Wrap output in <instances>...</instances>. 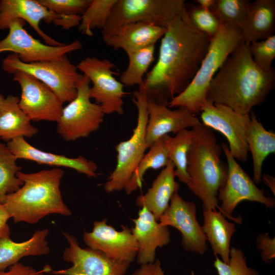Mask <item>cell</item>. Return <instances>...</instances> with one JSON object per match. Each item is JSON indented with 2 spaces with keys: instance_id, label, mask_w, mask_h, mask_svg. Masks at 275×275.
Returning <instances> with one entry per match:
<instances>
[{
  "instance_id": "1",
  "label": "cell",
  "mask_w": 275,
  "mask_h": 275,
  "mask_svg": "<svg viewBox=\"0 0 275 275\" xmlns=\"http://www.w3.org/2000/svg\"><path fill=\"white\" fill-rule=\"evenodd\" d=\"M210 41L192 25L185 7L182 14L166 26L157 61L139 90L148 99L168 105L195 77Z\"/></svg>"
},
{
  "instance_id": "2",
  "label": "cell",
  "mask_w": 275,
  "mask_h": 275,
  "mask_svg": "<svg viewBox=\"0 0 275 275\" xmlns=\"http://www.w3.org/2000/svg\"><path fill=\"white\" fill-rule=\"evenodd\" d=\"M274 85V69L264 71L259 68L253 60L249 44L243 41L212 79L206 99L248 115L265 101Z\"/></svg>"
},
{
  "instance_id": "3",
  "label": "cell",
  "mask_w": 275,
  "mask_h": 275,
  "mask_svg": "<svg viewBox=\"0 0 275 275\" xmlns=\"http://www.w3.org/2000/svg\"><path fill=\"white\" fill-rule=\"evenodd\" d=\"M63 175L59 168L34 173L19 171L17 176L23 185L8 195L3 203L13 222L35 224L51 214L71 215L60 188Z\"/></svg>"
},
{
  "instance_id": "4",
  "label": "cell",
  "mask_w": 275,
  "mask_h": 275,
  "mask_svg": "<svg viewBox=\"0 0 275 275\" xmlns=\"http://www.w3.org/2000/svg\"><path fill=\"white\" fill-rule=\"evenodd\" d=\"M194 137L187 155L189 189L202 202L203 209L218 210V194L227 177L222 148L212 129L202 123L192 128Z\"/></svg>"
},
{
  "instance_id": "5",
  "label": "cell",
  "mask_w": 275,
  "mask_h": 275,
  "mask_svg": "<svg viewBox=\"0 0 275 275\" xmlns=\"http://www.w3.org/2000/svg\"><path fill=\"white\" fill-rule=\"evenodd\" d=\"M239 26L221 24L211 39L208 51L195 77L187 87L168 103L170 108L184 107L196 115L206 101L209 85L228 57L243 41Z\"/></svg>"
},
{
  "instance_id": "6",
  "label": "cell",
  "mask_w": 275,
  "mask_h": 275,
  "mask_svg": "<svg viewBox=\"0 0 275 275\" xmlns=\"http://www.w3.org/2000/svg\"><path fill=\"white\" fill-rule=\"evenodd\" d=\"M2 68L8 73L21 71L31 75L48 86L63 103L75 98L83 77L67 55L56 60L25 63L12 53L3 60Z\"/></svg>"
},
{
  "instance_id": "7",
  "label": "cell",
  "mask_w": 275,
  "mask_h": 275,
  "mask_svg": "<svg viewBox=\"0 0 275 275\" xmlns=\"http://www.w3.org/2000/svg\"><path fill=\"white\" fill-rule=\"evenodd\" d=\"M185 3L183 0H117L102 30V38L131 23L151 22L166 28L182 14Z\"/></svg>"
},
{
  "instance_id": "8",
  "label": "cell",
  "mask_w": 275,
  "mask_h": 275,
  "mask_svg": "<svg viewBox=\"0 0 275 275\" xmlns=\"http://www.w3.org/2000/svg\"><path fill=\"white\" fill-rule=\"evenodd\" d=\"M132 100L138 110L136 125L131 137L116 146L117 164L104 185L107 193L124 189L147 149L146 141L148 119L147 97L144 92L135 91Z\"/></svg>"
},
{
  "instance_id": "9",
  "label": "cell",
  "mask_w": 275,
  "mask_h": 275,
  "mask_svg": "<svg viewBox=\"0 0 275 275\" xmlns=\"http://www.w3.org/2000/svg\"><path fill=\"white\" fill-rule=\"evenodd\" d=\"M90 79L83 74L75 98L63 107L57 122V131L66 141L88 137L97 130L103 121L101 107L91 101Z\"/></svg>"
},
{
  "instance_id": "10",
  "label": "cell",
  "mask_w": 275,
  "mask_h": 275,
  "mask_svg": "<svg viewBox=\"0 0 275 275\" xmlns=\"http://www.w3.org/2000/svg\"><path fill=\"white\" fill-rule=\"evenodd\" d=\"M221 146L227 161L228 173L226 182L219 191L218 200L221 202L220 211L233 223L240 224L241 216L235 217L233 213L243 201L256 202L267 208L275 207V201L258 188L231 154L228 146L222 142Z\"/></svg>"
},
{
  "instance_id": "11",
  "label": "cell",
  "mask_w": 275,
  "mask_h": 275,
  "mask_svg": "<svg viewBox=\"0 0 275 275\" xmlns=\"http://www.w3.org/2000/svg\"><path fill=\"white\" fill-rule=\"evenodd\" d=\"M18 19L28 22L45 44L59 46L65 44L45 33L40 28L41 21L43 20L46 23H53L63 30H68L78 26L81 16L56 14L42 6L37 0H1L0 29H8L11 21Z\"/></svg>"
},
{
  "instance_id": "12",
  "label": "cell",
  "mask_w": 275,
  "mask_h": 275,
  "mask_svg": "<svg viewBox=\"0 0 275 275\" xmlns=\"http://www.w3.org/2000/svg\"><path fill=\"white\" fill-rule=\"evenodd\" d=\"M76 67L92 82L90 98L101 107L104 114L122 115L123 97L126 93L124 85L114 76L115 65L107 59L88 57L81 60Z\"/></svg>"
},
{
  "instance_id": "13",
  "label": "cell",
  "mask_w": 275,
  "mask_h": 275,
  "mask_svg": "<svg viewBox=\"0 0 275 275\" xmlns=\"http://www.w3.org/2000/svg\"><path fill=\"white\" fill-rule=\"evenodd\" d=\"M200 114L202 124L226 137L234 158L246 162L249 152L246 133L251 121L250 114H240L227 106L207 100L201 107Z\"/></svg>"
},
{
  "instance_id": "14",
  "label": "cell",
  "mask_w": 275,
  "mask_h": 275,
  "mask_svg": "<svg viewBox=\"0 0 275 275\" xmlns=\"http://www.w3.org/2000/svg\"><path fill=\"white\" fill-rule=\"evenodd\" d=\"M25 22L18 19L9 23L8 34L0 40V53L12 52L16 54L22 62L30 63L58 59L82 47L81 42L77 39L59 46L43 43L25 30Z\"/></svg>"
},
{
  "instance_id": "15",
  "label": "cell",
  "mask_w": 275,
  "mask_h": 275,
  "mask_svg": "<svg viewBox=\"0 0 275 275\" xmlns=\"http://www.w3.org/2000/svg\"><path fill=\"white\" fill-rule=\"evenodd\" d=\"M69 246L64 252V261L70 262L69 268L51 270L55 275H124L129 265L128 262L117 261L107 257L102 252L89 248H82L76 238L66 232L63 233Z\"/></svg>"
},
{
  "instance_id": "16",
  "label": "cell",
  "mask_w": 275,
  "mask_h": 275,
  "mask_svg": "<svg viewBox=\"0 0 275 275\" xmlns=\"http://www.w3.org/2000/svg\"><path fill=\"white\" fill-rule=\"evenodd\" d=\"M21 88L19 105L31 121H58L63 103L46 85L21 71L13 73Z\"/></svg>"
},
{
  "instance_id": "17",
  "label": "cell",
  "mask_w": 275,
  "mask_h": 275,
  "mask_svg": "<svg viewBox=\"0 0 275 275\" xmlns=\"http://www.w3.org/2000/svg\"><path fill=\"white\" fill-rule=\"evenodd\" d=\"M197 212L194 202L184 200L178 192L175 193L158 221L161 225L173 227L181 233V244L185 251L203 255L207 250V240L198 221Z\"/></svg>"
},
{
  "instance_id": "18",
  "label": "cell",
  "mask_w": 275,
  "mask_h": 275,
  "mask_svg": "<svg viewBox=\"0 0 275 275\" xmlns=\"http://www.w3.org/2000/svg\"><path fill=\"white\" fill-rule=\"evenodd\" d=\"M117 231L107 224V219L95 221L91 232L84 231L83 239L88 248L99 251L109 258L132 262L137 256L138 243L130 230L121 226Z\"/></svg>"
},
{
  "instance_id": "19",
  "label": "cell",
  "mask_w": 275,
  "mask_h": 275,
  "mask_svg": "<svg viewBox=\"0 0 275 275\" xmlns=\"http://www.w3.org/2000/svg\"><path fill=\"white\" fill-rule=\"evenodd\" d=\"M148 122L146 131L147 148L163 136L194 127L201 122L184 107L171 109L167 104L156 103L147 98Z\"/></svg>"
},
{
  "instance_id": "20",
  "label": "cell",
  "mask_w": 275,
  "mask_h": 275,
  "mask_svg": "<svg viewBox=\"0 0 275 275\" xmlns=\"http://www.w3.org/2000/svg\"><path fill=\"white\" fill-rule=\"evenodd\" d=\"M132 221L134 223L132 233L139 244L137 262L141 265L154 262L156 249L171 241L168 227L161 225L145 207L141 208L138 217Z\"/></svg>"
},
{
  "instance_id": "21",
  "label": "cell",
  "mask_w": 275,
  "mask_h": 275,
  "mask_svg": "<svg viewBox=\"0 0 275 275\" xmlns=\"http://www.w3.org/2000/svg\"><path fill=\"white\" fill-rule=\"evenodd\" d=\"M7 146L17 159H25L39 164L72 169L90 178L97 176L96 164L82 156L70 158L42 151L29 144L24 138H18L9 141Z\"/></svg>"
},
{
  "instance_id": "22",
  "label": "cell",
  "mask_w": 275,
  "mask_h": 275,
  "mask_svg": "<svg viewBox=\"0 0 275 275\" xmlns=\"http://www.w3.org/2000/svg\"><path fill=\"white\" fill-rule=\"evenodd\" d=\"M166 28L151 22L125 24L115 34L102 38L114 50L122 49L127 54L156 42L164 35Z\"/></svg>"
},
{
  "instance_id": "23",
  "label": "cell",
  "mask_w": 275,
  "mask_h": 275,
  "mask_svg": "<svg viewBox=\"0 0 275 275\" xmlns=\"http://www.w3.org/2000/svg\"><path fill=\"white\" fill-rule=\"evenodd\" d=\"M175 167L170 161L154 179L147 192L136 198V205L145 207L158 221L169 207L173 194L179 191L180 185L175 181Z\"/></svg>"
},
{
  "instance_id": "24",
  "label": "cell",
  "mask_w": 275,
  "mask_h": 275,
  "mask_svg": "<svg viewBox=\"0 0 275 275\" xmlns=\"http://www.w3.org/2000/svg\"><path fill=\"white\" fill-rule=\"evenodd\" d=\"M239 28L243 40L247 44L274 35L275 1H251L247 14Z\"/></svg>"
},
{
  "instance_id": "25",
  "label": "cell",
  "mask_w": 275,
  "mask_h": 275,
  "mask_svg": "<svg viewBox=\"0 0 275 275\" xmlns=\"http://www.w3.org/2000/svg\"><path fill=\"white\" fill-rule=\"evenodd\" d=\"M203 215L202 229L214 255L227 263L231 239L236 231L235 223L228 221L217 209H203Z\"/></svg>"
},
{
  "instance_id": "26",
  "label": "cell",
  "mask_w": 275,
  "mask_h": 275,
  "mask_svg": "<svg viewBox=\"0 0 275 275\" xmlns=\"http://www.w3.org/2000/svg\"><path fill=\"white\" fill-rule=\"evenodd\" d=\"M19 98L10 95L0 108V140L7 142L18 138H30L38 129L19 105Z\"/></svg>"
},
{
  "instance_id": "27",
  "label": "cell",
  "mask_w": 275,
  "mask_h": 275,
  "mask_svg": "<svg viewBox=\"0 0 275 275\" xmlns=\"http://www.w3.org/2000/svg\"><path fill=\"white\" fill-rule=\"evenodd\" d=\"M48 232L47 229L37 230L31 238L21 242H14L10 237L1 238L0 271L18 263L24 257L48 254L50 248L46 240Z\"/></svg>"
},
{
  "instance_id": "28",
  "label": "cell",
  "mask_w": 275,
  "mask_h": 275,
  "mask_svg": "<svg viewBox=\"0 0 275 275\" xmlns=\"http://www.w3.org/2000/svg\"><path fill=\"white\" fill-rule=\"evenodd\" d=\"M250 116L246 141L253 159L252 180L259 184L262 181L263 163L269 155L275 153V133L264 127L254 112Z\"/></svg>"
},
{
  "instance_id": "29",
  "label": "cell",
  "mask_w": 275,
  "mask_h": 275,
  "mask_svg": "<svg viewBox=\"0 0 275 275\" xmlns=\"http://www.w3.org/2000/svg\"><path fill=\"white\" fill-rule=\"evenodd\" d=\"M149 148L124 187L127 195L142 186L143 176L149 169L165 167L170 161L166 135L155 141Z\"/></svg>"
},
{
  "instance_id": "30",
  "label": "cell",
  "mask_w": 275,
  "mask_h": 275,
  "mask_svg": "<svg viewBox=\"0 0 275 275\" xmlns=\"http://www.w3.org/2000/svg\"><path fill=\"white\" fill-rule=\"evenodd\" d=\"M170 160L175 167L176 177L186 184L190 185L189 178L187 172V155L191 145L194 131L185 129L175 134V136L166 135Z\"/></svg>"
},
{
  "instance_id": "31",
  "label": "cell",
  "mask_w": 275,
  "mask_h": 275,
  "mask_svg": "<svg viewBox=\"0 0 275 275\" xmlns=\"http://www.w3.org/2000/svg\"><path fill=\"white\" fill-rule=\"evenodd\" d=\"M155 45L127 53L128 65L121 74L120 81L124 86H141L144 76L154 60Z\"/></svg>"
},
{
  "instance_id": "32",
  "label": "cell",
  "mask_w": 275,
  "mask_h": 275,
  "mask_svg": "<svg viewBox=\"0 0 275 275\" xmlns=\"http://www.w3.org/2000/svg\"><path fill=\"white\" fill-rule=\"evenodd\" d=\"M17 159L0 140V203L2 204L8 195L17 191L23 184L17 176L21 169L17 164Z\"/></svg>"
},
{
  "instance_id": "33",
  "label": "cell",
  "mask_w": 275,
  "mask_h": 275,
  "mask_svg": "<svg viewBox=\"0 0 275 275\" xmlns=\"http://www.w3.org/2000/svg\"><path fill=\"white\" fill-rule=\"evenodd\" d=\"M117 0H92L90 5L81 16L78 26L82 34L92 36L93 30L103 29Z\"/></svg>"
},
{
  "instance_id": "34",
  "label": "cell",
  "mask_w": 275,
  "mask_h": 275,
  "mask_svg": "<svg viewBox=\"0 0 275 275\" xmlns=\"http://www.w3.org/2000/svg\"><path fill=\"white\" fill-rule=\"evenodd\" d=\"M250 0H215L210 11L221 24L239 26L248 11Z\"/></svg>"
},
{
  "instance_id": "35",
  "label": "cell",
  "mask_w": 275,
  "mask_h": 275,
  "mask_svg": "<svg viewBox=\"0 0 275 275\" xmlns=\"http://www.w3.org/2000/svg\"><path fill=\"white\" fill-rule=\"evenodd\" d=\"M213 265L218 275H259V272L248 266L246 258L241 249L232 247L227 263L214 255Z\"/></svg>"
},
{
  "instance_id": "36",
  "label": "cell",
  "mask_w": 275,
  "mask_h": 275,
  "mask_svg": "<svg viewBox=\"0 0 275 275\" xmlns=\"http://www.w3.org/2000/svg\"><path fill=\"white\" fill-rule=\"evenodd\" d=\"M186 11L192 25L211 39L218 31L221 23L210 11L196 4L185 3Z\"/></svg>"
},
{
  "instance_id": "37",
  "label": "cell",
  "mask_w": 275,
  "mask_h": 275,
  "mask_svg": "<svg viewBox=\"0 0 275 275\" xmlns=\"http://www.w3.org/2000/svg\"><path fill=\"white\" fill-rule=\"evenodd\" d=\"M249 48L255 64L264 71L272 69L275 58V35L262 40L252 42Z\"/></svg>"
},
{
  "instance_id": "38",
  "label": "cell",
  "mask_w": 275,
  "mask_h": 275,
  "mask_svg": "<svg viewBox=\"0 0 275 275\" xmlns=\"http://www.w3.org/2000/svg\"><path fill=\"white\" fill-rule=\"evenodd\" d=\"M38 2L56 14L62 15L81 16L92 0H37Z\"/></svg>"
},
{
  "instance_id": "39",
  "label": "cell",
  "mask_w": 275,
  "mask_h": 275,
  "mask_svg": "<svg viewBox=\"0 0 275 275\" xmlns=\"http://www.w3.org/2000/svg\"><path fill=\"white\" fill-rule=\"evenodd\" d=\"M256 248L262 260L271 263L275 258V238H270L268 232L259 234L256 238Z\"/></svg>"
},
{
  "instance_id": "40",
  "label": "cell",
  "mask_w": 275,
  "mask_h": 275,
  "mask_svg": "<svg viewBox=\"0 0 275 275\" xmlns=\"http://www.w3.org/2000/svg\"><path fill=\"white\" fill-rule=\"evenodd\" d=\"M51 270L48 265L38 271L32 267L18 262L9 266L8 271H0V275H46L45 273H49Z\"/></svg>"
},
{
  "instance_id": "41",
  "label": "cell",
  "mask_w": 275,
  "mask_h": 275,
  "mask_svg": "<svg viewBox=\"0 0 275 275\" xmlns=\"http://www.w3.org/2000/svg\"><path fill=\"white\" fill-rule=\"evenodd\" d=\"M131 275H165L161 267L160 261L157 259L151 263L141 264L140 268Z\"/></svg>"
},
{
  "instance_id": "42",
  "label": "cell",
  "mask_w": 275,
  "mask_h": 275,
  "mask_svg": "<svg viewBox=\"0 0 275 275\" xmlns=\"http://www.w3.org/2000/svg\"><path fill=\"white\" fill-rule=\"evenodd\" d=\"M11 218L4 204L0 203V238L10 237V230L7 224Z\"/></svg>"
},
{
  "instance_id": "43",
  "label": "cell",
  "mask_w": 275,
  "mask_h": 275,
  "mask_svg": "<svg viewBox=\"0 0 275 275\" xmlns=\"http://www.w3.org/2000/svg\"><path fill=\"white\" fill-rule=\"evenodd\" d=\"M262 181L270 189L273 195H275V178L268 174L262 175Z\"/></svg>"
},
{
  "instance_id": "44",
  "label": "cell",
  "mask_w": 275,
  "mask_h": 275,
  "mask_svg": "<svg viewBox=\"0 0 275 275\" xmlns=\"http://www.w3.org/2000/svg\"><path fill=\"white\" fill-rule=\"evenodd\" d=\"M194 2L196 5L200 7L210 10L214 4L215 0H195Z\"/></svg>"
},
{
  "instance_id": "45",
  "label": "cell",
  "mask_w": 275,
  "mask_h": 275,
  "mask_svg": "<svg viewBox=\"0 0 275 275\" xmlns=\"http://www.w3.org/2000/svg\"><path fill=\"white\" fill-rule=\"evenodd\" d=\"M5 98L0 93V108L5 100Z\"/></svg>"
}]
</instances>
